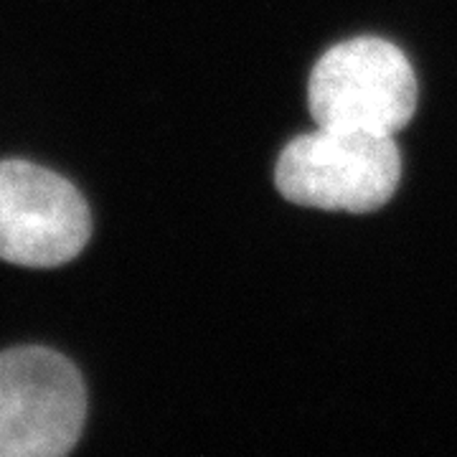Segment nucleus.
<instances>
[{"label":"nucleus","instance_id":"nucleus-2","mask_svg":"<svg viewBox=\"0 0 457 457\" xmlns=\"http://www.w3.org/2000/svg\"><path fill=\"white\" fill-rule=\"evenodd\" d=\"M315 128L394 137L417 110V77L392 41L359 36L328 49L308 82Z\"/></svg>","mask_w":457,"mask_h":457},{"label":"nucleus","instance_id":"nucleus-3","mask_svg":"<svg viewBox=\"0 0 457 457\" xmlns=\"http://www.w3.org/2000/svg\"><path fill=\"white\" fill-rule=\"evenodd\" d=\"M84 417L87 389L71 361L41 345L0 353V457L66 455Z\"/></svg>","mask_w":457,"mask_h":457},{"label":"nucleus","instance_id":"nucleus-1","mask_svg":"<svg viewBox=\"0 0 457 457\" xmlns=\"http://www.w3.org/2000/svg\"><path fill=\"white\" fill-rule=\"evenodd\" d=\"M399 147L389 135L315 128L279 153L275 183L297 206L369 213L396 194Z\"/></svg>","mask_w":457,"mask_h":457},{"label":"nucleus","instance_id":"nucleus-4","mask_svg":"<svg viewBox=\"0 0 457 457\" xmlns=\"http://www.w3.org/2000/svg\"><path fill=\"white\" fill-rule=\"evenodd\" d=\"M89 234V206L69 180L29 161H0V260L59 267Z\"/></svg>","mask_w":457,"mask_h":457}]
</instances>
